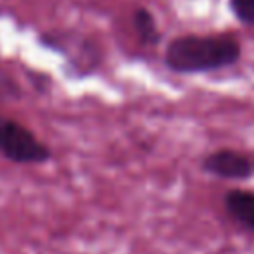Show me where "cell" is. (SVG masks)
<instances>
[{
	"instance_id": "obj_4",
	"label": "cell",
	"mask_w": 254,
	"mask_h": 254,
	"mask_svg": "<svg viewBox=\"0 0 254 254\" xmlns=\"http://www.w3.org/2000/svg\"><path fill=\"white\" fill-rule=\"evenodd\" d=\"M222 206L226 216L240 228L254 232V190L252 189H230L224 192Z\"/></svg>"
},
{
	"instance_id": "obj_1",
	"label": "cell",
	"mask_w": 254,
	"mask_h": 254,
	"mask_svg": "<svg viewBox=\"0 0 254 254\" xmlns=\"http://www.w3.org/2000/svg\"><path fill=\"white\" fill-rule=\"evenodd\" d=\"M242 58V46L232 34H185L165 48V65L173 73H208L230 67Z\"/></svg>"
},
{
	"instance_id": "obj_5",
	"label": "cell",
	"mask_w": 254,
	"mask_h": 254,
	"mask_svg": "<svg viewBox=\"0 0 254 254\" xmlns=\"http://www.w3.org/2000/svg\"><path fill=\"white\" fill-rule=\"evenodd\" d=\"M133 28L139 36V40L147 46H157L161 40V32L157 28V20L153 16V12H149L147 8L139 6L133 12Z\"/></svg>"
},
{
	"instance_id": "obj_3",
	"label": "cell",
	"mask_w": 254,
	"mask_h": 254,
	"mask_svg": "<svg viewBox=\"0 0 254 254\" xmlns=\"http://www.w3.org/2000/svg\"><path fill=\"white\" fill-rule=\"evenodd\" d=\"M200 167L222 181H248L254 177V157L238 149H216L202 159Z\"/></svg>"
},
{
	"instance_id": "obj_6",
	"label": "cell",
	"mask_w": 254,
	"mask_h": 254,
	"mask_svg": "<svg viewBox=\"0 0 254 254\" xmlns=\"http://www.w3.org/2000/svg\"><path fill=\"white\" fill-rule=\"evenodd\" d=\"M228 6L242 26H254V0H228Z\"/></svg>"
},
{
	"instance_id": "obj_2",
	"label": "cell",
	"mask_w": 254,
	"mask_h": 254,
	"mask_svg": "<svg viewBox=\"0 0 254 254\" xmlns=\"http://www.w3.org/2000/svg\"><path fill=\"white\" fill-rule=\"evenodd\" d=\"M0 155L16 165H42L52 159V151L20 121L0 115Z\"/></svg>"
}]
</instances>
